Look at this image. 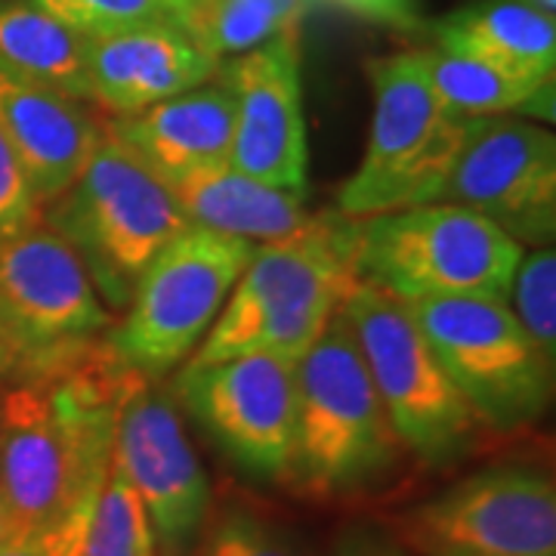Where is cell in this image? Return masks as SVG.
<instances>
[{"label": "cell", "mask_w": 556, "mask_h": 556, "mask_svg": "<svg viewBox=\"0 0 556 556\" xmlns=\"http://www.w3.org/2000/svg\"><path fill=\"white\" fill-rule=\"evenodd\" d=\"M142 378L105 338L25 358L0 393V504L10 535L90 517L112 452L124 396Z\"/></svg>", "instance_id": "1"}, {"label": "cell", "mask_w": 556, "mask_h": 556, "mask_svg": "<svg viewBox=\"0 0 556 556\" xmlns=\"http://www.w3.org/2000/svg\"><path fill=\"white\" fill-rule=\"evenodd\" d=\"M356 285V217L316 214L298 236L254 248L211 331L182 365L201 368L241 353L300 362Z\"/></svg>", "instance_id": "2"}, {"label": "cell", "mask_w": 556, "mask_h": 556, "mask_svg": "<svg viewBox=\"0 0 556 556\" xmlns=\"http://www.w3.org/2000/svg\"><path fill=\"white\" fill-rule=\"evenodd\" d=\"M405 455L340 306L298 362V430L285 482L313 501L375 492Z\"/></svg>", "instance_id": "3"}, {"label": "cell", "mask_w": 556, "mask_h": 556, "mask_svg": "<svg viewBox=\"0 0 556 556\" xmlns=\"http://www.w3.org/2000/svg\"><path fill=\"white\" fill-rule=\"evenodd\" d=\"M40 219L75 248L105 306L124 309L146 266L189 226L170 186L105 130L80 177Z\"/></svg>", "instance_id": "4"}, {"label": "cell", "mask_w": 556, "mask_h": 556, "mask_svg": "<svg viewBox=\"0 0 556 556\" xmlns=\"http://www.w3.org/2000/svg\"><path fill=\"white\" fill-rule=\"evenodd\" d=\"M343 313L402 448L433 470H448L473 455L489 430L448 378L408 303L358 281Z\"/></svg>", "instance_id": "5"}, {"label": "cell", "mask_w": 556, "mask_h": 556, "mask_svg": "<svg viewBox=\"0 0 556 556\" xmlns=\"http://www.w3.org/2000/svg\"><path fill=\"white\" fill-rule=\"evenodd\" d=\"M526 248L470 207L430 201L356 219L358 281L399 300L485 298L510 303Z\"/></svg>", "instance_id": "6"}, {"label": "cell", "mask_w": 556, "mask_h": 556, "mask_svg": "<svg viewBox=\"0 0 556 556\" xmlns=\"http://www.w3.org/2000/svg\"><path fill=\"white\" fill-rule=\"evenodd\" d=\"M375 84L371 137L356 174L340 186L343 217H378L437 201L473 118L439 100L415 53L368 62Z\"/></svg>", "instance_id": "7"}, {"label": "cell", "mask_w": 556, "mask_h": 556, "mask_svg": "<svg viewBox=\"0 0 556 556\" xmlns=\"http://www.w3.org/2000/svg\"><path fill=\"white\" fill-rule=\"evenodd\" d=\"M251 257V241L186 226L139 276L127 316L105 331L109 350L142 378H167L211 331Z\"/></svg>", "instance_id": "8"}, {"label": "cell", "mask_w": 556, "mask_h": 556, "mask_svg": "<svg viewBox=\"0 0 556 556\" xmlns=\"http://www.w3.org/2000/svg\"><path fill=\"white\" fill-rule=\"evenodd\" d=\"M408 309L489 433H519L551 408L554 371L526 338L510 303L424 298L408 300Z\"/></svg>", "instance_id": "9"}, {"label": "cell", "mask_w": 556, "mask_h": 556, "mask_svg": "<svg viewBox=\"0 0 556 556\" xmlns=\"http://www.w3.org/2000/svg\"><path fill=\"white\" fill-rule=\"evenodd\" d=\"M390 529L424 556H556L554 479L535 464H492L415 504Z\"/></svg>", "instance_id": "10"}, {"label": "cell", "mask_w": 556, "mask_h": 556, "mask_svg": "<svg viewBox=\"0 0 556 556\" xmlns=\"http://www.w3.org/2000/svg\"><path fill=\"white\" fill-rule=\"evenodd\" d=\"M174 396L236 467L285 482L298 430V362L241 353L201 368H179Z\"/></svg>", "instance_id": "11"}, {"label": "cell", "mask_w": 556, "mask_h": 556, "mask_svg": "<svg viewBox=\"0 0 556 556\" xmlns=\"http://www.w3.org/2000/svg\"><path fill=\"white\" fill-rule=\"evenodd\" d=\"M146 510L159 556H189L214 507V492L182 427L174 393L139 378L115 420V452Z\"/></svg>", "instance_id": "12"}, {"label": "cell", "mask_w": 556, "mask_h": 556, "mask_svg": "<svg viewBox=\"0 0 556 556\" xmlns=\"http://www.w3.org/2000/svg\"><path fill=\"white\" fill-rule=\"evenodd\" d=\"M437 201L470 207L522 248H551L556 232V139L519 118H473Z\"/></svg>", "instance_id": "13"}, {"label": "cell", "mask_w": 556, "mask_h": 556, "mask_svg": "<svg viewBox=\"0 0 556 556\" xmlns=\"http://www.w3.org/2000/svg\"><path fill=\"white\" fill-rule=\"evenodd\" d=\"M0 321L20 362L100 340L115 325L75 248L43 219L0 239Z\"/></svg>", "instance_id": "14"}, {"label": "cell", "mask_w": 556, "mask_h": 556, "mask_svg": "<svg viewBox=\"0 0 556 556\" xmlns=\"http://www.w3.org/2000/svg\"><path fill=\"white\" fill-rule=\"evenodd\" d=\"M236 100L229 167L278 189L306 192L309 146L300 93L298 38L278 35L223 62L217 75Z\"/></svg>", "instance_id": "15"}, {"label": "cell", "mask_w": 556, "mask_h": 556, "mask_svg": "<svg viewBox=\"0 0 556 556\" xmlns=\"http://www.w3.org/2000/svg\"><path fill=\"white\" fill-rule=\"evenodd\" d=\"M219 65L177 20L87 35L93 105L105 115H137L155 102L211 84Z\"/></svg>", "instance_id": "16"}, {"label": "cell", "mask_w": 556, "mask_h": 556, "mask_svg": "<svg viewBox=\"0 0 556 556\" xmlns=\"http://www.w3.org/2000/svg\"><path fill=\"white\" fill-rule=\"evenodd\" d=\"M0 121L13 139L40 211L80 177L105 137V115L93 102L65 97L3 68Z\"/></svg>", "instance_id": "17"}, {"label": "cell", "mask_w": 556, "mask_h": 556, "mask_svg": "<svg viewBox=\"0 0 556 556\" xmlns=\"http://www.w3.org/2000/svg\"><path fill=\"white\" fill-rule=\"evenodd\" d=\"M236 100L219 78L161 100L137 115H105V130L167 186L229 164Z\"/></svg>", "instance_id": "18"}, {"label": "cell", "mask_w": 556, "mask_h": 556, "mask_svg": "<svg viewBox=\"0 0 556 556\" xmlns=\"http://www.w3.org/2000/svg\"><path fill=\"white\" fill-rule=\"evenodd\" d=\"M170 192L189 226H201L251 244L291 239L316 217L306 207V192L260 182L229 164L204 167L177 179L170 182Z\"/></svg>", "instance_id": "19"}, {"label": "cell", "mask_w": 556, "mask_h": 556, "mask_svg": "<svg viewBox=\"0 0 556 556\" xmlns=\"http://www.w3.org/2000/svg\"><path fill=\"white\" fill-rule=\"evenodd\" d=\"M439 50L477 56L519 78L554 84L556 25L522 0H485L433 25Z\"/></svg>", "instance_id": "20"}, {"label": "cell", "mask_w": 556, "mask_h": 556, "mask_svg": "<svg viewBox=\"0 0 556 556\" xmlns=\"http://www.w3.org/2000/svg\"><path fill=\"white\" fill-rule=\"evenodd\" d=\"M0 68L65 97L93 102L87 35L50 16L35 0H0Z\"/></svg>", "instance_id": "21"}, {"label": "cell", "mask_w": 556, "mask_h": 556, "mask_svg": "<svg viewBox=\"0 0 556 556\" xmlns=\"http://www.w3.org/2000/svg\"><path fill=\"white\" fill-rule=\"evenodd\" d=\"M433 93L452 112L464 118H495L507 112H529L554 118V84L519 78L492 62L448 50H417L415 53Z\"/></svg>", "instance_id": "22"}, {"label": "cell", "mask_w": 556, "mask_h": 556, "mask_svg": "<svg viewBox=\"0 0 556 556\" xmlns=\"http://www.w3.org/2000/svg\"><path fill=\"white\" fill-rule=\"evenodd\" d=\"M303 0H195L179 25L214 56L248 53L278 35L298 38Z\"/></svg>", "instance_id": "23"}, {"label": "cell", "mask_w": 556, "mask_h": 556, "mask_svg": "<svg viewBox=\"0 0 556 556\" xmlns=\"http://www.w3.org/2000/svg\"><path fill=\"white\" fill-rule=\"evenodd\" d=\"M189 556H313V551L291 522L251 501H229L211 507Z\"/></svg>", "instance_id": "24"}, {"label": "cell", "mask_w": 556, "mask_h": 556, "mask_svg": "<svg viewBox=\"0 0 556 556\" xmlns=\"http://www.w3.org/2000/svg\"><path fill=\"white\" fill-rule=\"evenodd\" d=\"M80 556H159L146 510L115 457L87 519Z\"/></svg>", "instance_id": "25"}, {"label": "cell", "mask_w": 556, "mask_h": 556, "mask_svg": "<svg viewBox=\"0 0 556 556\" xmlns=\"http://www.w3.org/2000/svg\"><path fill=\"white\" fill-rule=\"evenodd\" d=\"M514 316L532 340L538 356L554 371L556 368V254L554 248H535L522 254L510 288Z\"/></svg>", "instance_id": "26"}, {"label": "cell", "mask_w": 556, "mask_h": 556, "mask_svg": "<svg viewBox=\"0 0 556 556\" xmlns=\"http://www.w3.org/2000/svg\"><path fill=\"white\" fill-rule=\"evenodd\" d=\"M35 3L80 35H102L142 22L177 20L167 0H35Z\"/></svg>", "instance_id": "27"}, {"label": "cell", "mask_w": 556, "mask_h": 556, "mask_svg": "<svg viewBox=\"0 0 556 556\" xmlns=\"http://www.w3.org/2000/svg\"><path fill=\"white\" fill-rule=\"evenodd\" d=\"M35 223H40V204L28 186L13 139L0 121V239H10Z\"/></svg>", "instance_id": "28"}, {"label": "cell", "mask_w": 556, "mask_h": 556, "mask_svg": "<svg viewBox=\"0 0 556 556\" xmlns=\"http://www.w3.org/2000/svg\"><path fill=\"white\" fill-rule=\"evenodd\" d=\"M321 556H412L399 535L378 519H350L343 522Z\"/></svg>", "instance_id": "29"}, {"label": "cell", "mask_w": 556, "mask_h": 556, "mask_svg": "<svg viewBox=\"0 0 556 556\" xmlns=\"http://www.w3.org/2000/svg\"><path fill=\"white\" fill-rule=\"evenodd\" d=\"M87 519L90 517L72 519L60 529H47V532L10 535L0 544V556H80Z\"/></svg>", "instance_id": "30"}, {"label": "cell", "mask_w": 556, "mask_h": 556, "mask_svg": "<svg viewBox=\"0 0 556 556\" xmlns=\"http://www.w3.org/2000/svg\"><path fill=\"white\" fill-rule=\"evenodd\" d=\"M328 3H338L362 20L390 25L399 31H417L420 28L415 0H328Z\"/></svg>", "instance_id": "31"}, {"label": "cell", "mask_w": 556, "mask_h": 556, "mask_svg": "<svg viewBox=\"0 0 556 556\" xmlns=\"http://www.w3.org/2000/svg\"><path fill=\"white\" fill-rule=\"evenodd\" d=\"M20 365V350H16V343L10 338V331L3 328V321H0V380L7 378L13 368Z\"/></svg>", "instance_id": "32"}, {"label": "cell", "mask_w": 556, "mask_h": 556, "mask_svg": "<svg viewBox=\"0 0 556 556\" xmlns=\"http://www.w3.org/2000/svg\"><path fill=\"white\" fill-rule=\"evenodd\" d=\"M522 3L535 7V10H541V13H547V16H554V10H556V0H522Z\"/></svg>", "instance_id": "33"}, {"label": "cell", "mask_w": 556, "mask_h": 556, "mask_svg": "<svg viewBox=\"0 0 556 556\" xmlns=\"http://www.w3.org/2000/svg\"><path fill=\"white\" fill-rule=\"evenodd\" d=\"M167 3L174 7V13H177V20H179V16H182V13H186V10H189L195 0H167Z\"/></svg>", "instance_id": "34"}, {"label": "cell", "mask_w": 556, "mask_h": 556, "mask_svg": "<svg viewBox=\"0 0 556 556\" xmlns=\"http://www.w3.org/2000/svg\"><path fill=\"white\" fill-rule=\"evenodd\" d=\"M10 538V522H7V514H3V504H0V544Z\"/></svg>", "instance_id": "35"}, {"label": "cell", "mask_w": 556, "mask_h": 556, "mask_svg": "<svg viewBox=\"0 0 556 556\" xmlns=\"http://www.w3.org/2000/svg\"><path fill=\"white\" fill-rule=\"evenodd\" d=\"M427 556H479V554H464V551H433Z\"/></svg>", "instance_id": "36"}, {"label": "cell", "mask_w": 556, "mask_h": 556, "mask_svg": "<svg viewBox=\"0 0 556 556\" xmlns=\"http://www.w3.org/2000/svg\"><path fill=\"white\" fill-rule=\"evenodd\" d=\"M303 3H306V0H303Z\"/></svg>", "instance_id": "37"}]
</instances>
